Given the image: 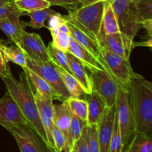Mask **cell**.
Here are the masks:
<instances>
[{
  "instance_id": "cell-1",
  "label": "cell",
  "mask_w": 152,
  "mask_h": 152,
  "mask_svg": "<svg viewBox=\"0 0 152 152\" xmlns=\"http://www.w3.org/2000/svg\"><path fill=\"white\" fill-rule=\"evenodd\" d=\"M124 86L130 97L135 132L152 137V83L135 73Z\"/></svg>"
},
{
  "instance_id": "cell-2",
  "label": "cell",
  "mask_w": 152,
  "mask_h": 152,
  "mask_svg": "<svg viewBox=\"0 0 152 152\" xmlns=\"http://www.w3.org/2000/svg\"><path fill=\"white\" fill-rule=\"evenodd\" d=\"M6 86L7 91L10 94L20 108L28 124L35 131L37 134L48 146L47 137L40 121L38 108L36 103L32 85L25 74H20L17 80L12 74L1 77ZM49 147V146H48Z\"/></svg>"
},
{
  "instance_id": "cell-3",
  "label": "cell",
  "mask_w": 152,
  "mask_h": 152,
  "mask_svg": "<svg viewBox=\"0 0 152 152\" xmlns=\"http://www.w3.org/2000/svg\"><path fill=\"white\" fill-rule=\"evenodd\" d=\"M105 2L106 0L88 5L80 6L68 12V15H63V18L66 22L72 24L98 43L97 38L100 31Z\"/></svg>"
},
{
  "instance_id": "cell-4",
  "label": "cell",
  "mask_w": 152,
  "mask_h": 152,
  "mask_svg": "<svg viewBox=\"0 0 152 152\" xmlns=\"http://www.w3.org/2000/svg\"><path fill=\"white\" fill-rule=\"evenodd\" d=\"M115 107L116 116L121 136L122 151L123 152L136 132L129 92L126 86L120 84H119Z\"/></svg>"
},
{
  "instance_id": "cell-5",
  "label": "cell",
  "mask_w": 152,
  "mask_h": 152,
  "mask_svg": "<svg viewBox=\"0 0 152 152\" xmlns=\"http://www.w3.org/2000/svg\"><path fill=\"white\" fill-rule=\"evenodd\" d=\"M117 18L120 31L134 38L142 28L138 20L137 0H109Z\"/></svg>"
},
{
  "instance_id": "cell-6",
  "label": "cell",
  "mask_w": 152,
  "mask_h": 152,
  "mask_svg": "<svg viewBox=\"0 0 152 152\" xmlns=\"http://www.w3.org/2000/svg\"><path fill=\"white\" fill-rule=\"evenodd\" d=\"M16 141L20 152H49L50 148L28 124L3 126Z\"/></svg>"
},
{
  "instance_id": "cell-7",
  "label": "cell",
  "mask_w": 152,
  "mask_h": 152,
  "mask_svg": "<svg viewBox=\"0 0 152 152\" xmlns=\"http://www.w3.org/2000/svg\"><path fill=\"white\" fill-rule=\"evenodd\" d=\"M89 71L92 91L97 94L103 99L107 108L114 106L120 83L105 71L93 70Z\"/></svg>"
},
{
  "instance_id": "cell-8",
  "label": "cell",
  "mask_w": 152,
  "mask_h": 152,
  "mask_svg": "<svg viewBox=\"0 0 152 152\" xmlns=\"http://www.w3.org/2000/svg\"><path fill=\"white\" fill-rule=\"evenodd\" d=\"M27 68L44 79L62 98L64 101L70 97L56 66L51 62H37L27 58Z\"/></svg>"
},
{
  "instance_id": "cell-9",
  "label": "cell",
  "mask_w": 152,
  "mask_h": 152,
  "mask_svg": "<svg viewBox=\"0 0 152 152\" xmlns=\"http://www.w3.org/2000/svg\"><path fill=\"white\" fill-rule=\"evenodd\" d=\"M134 38L121 32L114 34L99 35L98 44L102 50L111 52L124 59H130L132 50L135 48Z\"/></svg>"
},
{
  "instance_id": "cell-10",
  "label": "cell",
  "mask_w": 152,
  "mask_h": 152,
  "mask_svg": "<svg viewBox=\"0 0 152 152\" xmlns=\"http://www.w3.org/2000/svg\"><path fill=\"white\" fill-rule=\"evenodd\" d=\"M102 60L108 73L122 86H126L135 74L131 65L130 59L102 50Z\"/></svg>"
},
{
  "instance_id": "cell-11",
  "label": "cell",
  "mask_w": 152,
  "mask_h": 152,
  "mask_svg": "<svg viewBox=\"0 0 152 152\" xmlns=\"http://www.w3.org/2000/svg\"><path fill=\"white\" fill-rule=\"evenodd\" d=\"M16 45L20 47L26 58L37 62L50 61L47 47L39 34L24 30Z\"/></svg>"
},
{
  "instance_id": "cell-12",
  "label": "cell",
  "mask_w": 152,
  "mask_h": 152,
  "mask_svg": "<svg viewBox=\"0 0 152 152\" xmlns=\"http://www.w3.org/2000/svg\"><path fill=\"white\" fill-rule=\"evenodd\" d=\"M23 124H28V122L16 102L7 91L0 99V125L4 126Z\"/></svg>"
},
{
  "instance_id": "cell-13",
  "label": "cell",
  "mask_w": 152,
  "mask_h": 152,
  "mask_svg": "<svg viewBox=\"0 0 152 152\" xmlns=\"http://www.w3.org/2000/svg\"><path fill=\"white\" fill-rule=\"evenodd\" d=\"M115 113V105L111 108H106L96 124L100 152H109L110 142L112 136Z\"/></svg>"
},
{
  "instance_id": "cell-14",
  "label": "cell",
  "mask_w": 152,
  "mask_h": 152,
  "mask_svg": "<svg viewBox=\"0 0 152 152\" xmlns=\"http://www.w3.org/2000/svg\"><path fill=\"white\" fill-rule=\"evenodd\" d=\"M34 98L38 108L40 121L47 137L49 148L55 149L52 136V132L54 126L53 120V100L42 97L37 93H34Z\"/></svg>"
},
{
  "instance_id": "cell-15",
  "label": "cell",
  "mask_w": 152,
  "mask_h": 152,
  "mask_svg": "<svg viewBox=\"0 0 152 152\" xmlns=\"http://www.w3.org/2000/svg\"><path fill=\"white\" fill-rule=\"evenodd\" d=\"M68 52L75 56L76 58H77L88 71L102 70V71H105L108 73L104 64H102L100 61L96 59L90 52L82 47L71 37Z\"/></svg>"
},
{
  "instance_id": "cell-16",
  "label": "cell",
  "mask_w": 152,
  "mask_h": 152,
  "mask_svg": "<svg viewBox=\"0 0 152 152\" xmlns=\"http://www.w3.org/2000/svg\"><path fill=\"white\" fill-rule=\"evenodd\" d=\"M23 70V73L26 75L27 78L30 81L31 85L34 86L36 89V93L38 94L42 97L46 99H51V100H57L63 102V99L61 97L60 95L42 77L37 75L36 73L31 71L27 67L22 68Z\"/></svg>"
},
{
  "instance_id": "cell-17",
  "label": "cell",
  "mask_w": 152,
  "mask_h": 152,
  "mask_svg": "<svg viewBox=\"0 0 152 152\" xmlns=\"http://www.w3.org/2000/svg\"><path fill=\"white\" fill-rule=\"evenodd\" d=\"M19 18V16L13 15L0 19V29L7 37L8 42L16 44L22 31L28 26V22L21 21Z\"/></svg>"
},
{
  "instance_id": "cell-18",
  "label": "cell",
  "mask_w": 152,
  "mask_h": 152,
  "mask_svg": "<svg viewBox=\"0 0 152 152\" xmlns=\"http://www.w3.org/2000/svg\"><path fill=\"white\" fill-rule=\"evenodd\" d=\"M67 25L68 27V29L70 31V36L72 39H74L78 44H80L82 47L84 48L85 49L90 52L96 59L100 61L102 64L103 62L102 60V56H101V53H102V49L99 47V44L94 40L91 39L90 37H88L87 35L82 32L80 30L76 28L74 25L71 24L70 22H66ZM105 65V64H104ZM106 68V67H105ZM107 69V68H106ZM108 71V70H107Z\"/></svg>"
},
{
  "instance_id": "cell-19",
  "label": "cell",
  "mask_w": 152,
  "mask_h": 152,
  "mask_svg": "<svg viewBox=\"0 0 152 152\" xmlns=\"http://www.w3.org/2000/svg\"><path fill=\"white\" fill-rule=\"evenodd\" d=\"M67 59H68V65L71 70V74L79 82L85 92L89 94L92 92L91 83L90 77L87 73V68L77 58L73 56L70 53H66Z\"/></svg>"
},
{
  "instance_id": "cell-20",
  "label": "cell",
  "mask_w": 152,
  "mask_h": 152,
  "mask_svg": "<svg viewBox=\"0 0 152 152\" xmlns=\"http://www.w3.org/2000/svg\"><path fill=\"white\" fill-rule=\"evenodd\" d=\"M85 99L88 103L87 126L96 125L107 108L106 105L103 99L94 91L86 95Z\"/></svg>"
},
{
  "instance_id": "cell-21",
  "label": "cell",
  "mask_w": 152,
  "mask_h": 152,
  "mask_svg": "<svg viewBox=\"0 0 152 152\" xmlns=\"http://www.w3.org/2000/svg\"><path fill=\"white\" fill-rule=\"evenodd\" d=\"M71 114L66 100L61 104H55L53 107V120L55 126L64 134L67 140L70 125H71Z\"/></svg>"
},
{
  "instance_id": "cell-22",
  "label": "cell",
  "mask_w": 152,
  "mask_h": 152,
  "mask_svg": "<svg viewBox=\"0 0 152 152\" xmlns=\"http://www.w3.org/2000/svg\"><path fill=\"white\" fill-rule=\"evenodd\" d=\"M119 32H120V28H119L114 10L111 7L109 0H106L99 36L105 35V34H114Z\"/></svg>"
},
{
  "instance_id": "cell-23",
  "label": "cell",
  "mask_w": 152,
  "mask_h": 152,
  "mask_svg": "<svg viewBox=\"0 0 152 152\" xmlns=\"http://www.w3.org/2000/svg\"><path fill=\"white\" fill-rule=\"evenodd\" d=\"M56 68L60 74V77L67 91L69 93L70 96L83 99H86L87 94L85 92L84 89L79 83V82L76 80L75 77L71 74L68 73V71L59 68V67L56 66Z\"/></svg>"
},
{
  "instance_id": "cell-24",
  "label": "cell",
  "mask_w": 152,
  "mask_h": 152,
  "mask_svg": "<svg viewBox=\"0 0 152 152\" xmlns=\"http://www.w3.org/2000/svg\"><path fill=\"white\" fill-rule=\"evenodd\" d=\"M0 50L7 63L12 62L21 68L26 67L27 58L18 45L13 43V45L7 46L4 43H1L0 44Z\"/></svg>"
},
{
  "instance_id": "cell-25",
  "label": "cell",
  "mask_w": 152,
  "mask_h": 152,
  "mask_svg": "<svg viewBox=\"0 0 152 152\" xmlns=\"http://www.w3.org/2000/svg\"><path fill=\"white\" fill-rule=\"evenodd\" d=\"M86 126H87V123L86 122L83 121L72 114L71 125H70L69 131H68V137H67L66 145L63 151L70 152L71 148H73L74 144L81 137L83 129Z\"/></svg>"
},
{
  "instance_id": "cell-26",
  "label": "cell",
  "mask_w": 152,
  "mask_h": 152,
  "mask_svg": "<svg viewBox=\"0 0 152 152\" xmlns=\"http://www.w3.org/2000/svg\"><path fill=\"white\" fill-rule=\"evenodd\" d=\"M57 12L54 11L50 7L35 10V11L26 13L30 17L31 20L28 22V26L34 29H41L42 28H47V25L45 24L46 20L51 17L53 15H56Z\"/></svg>"
},
{
  "instance_id": "cell-27",
  "label": "cell",
  "mask_w": 152,
  "mask_h": 152,
  "mask_svg": "<svg viewBox=\"0 0 152 152\" xmlns=\"http://www.w3.org/2000/svg\"><path fill=\"white\" fill-rule=\"evenodd\" d=\"M125 152H152V137L135 133Z\"/></svg>"
},
{
  "instance_id": "cell-28",
  "label": "cell",
  "mask_w": 152,
  "mask_h": 152,
  "mask_svg": "<svg viewBox=\"0 0 152 152\" xmlns=\"http://www.w3.org/2000/svg\"><path fill=\"white\" fill-rule=\"evenodd\" d=\"M71 114L87 123L88 103L86 99L70 96L66 99Z\"/></svg>"
},
{
  "instance_id": "cell-29",
  "label": "cell",
  "mask_w": 152,
  "mask_h": 152,
  "mask_svg": "<svg viewBox=\"0 0 152 152\" xmlns=\"http://www.w3.org/2000/svg\"><path fill=\"white\" fill-rule=\"evenodd\" d=\"M49 56H50V61L54 64L56 66L59 67L62 69L65 70L68 73L71 74L68 65V59H67L66 53L61 51L60 50L56 48L53 45L51 42H50L47 47Z\"/></svg>"
},
{
  "instance_id": "cell-30",
  "label": "cell",
  "mask_w": 152,
  "mask_h": 152,
  "mask_svg": "<svg viewBox=\"0 0 152 152\" xmlns=\"http://www.w3.org/2000/svg\"><path fill=\"white\" fill-rule=\"evenodd\" d=\"M13 2L19 10L25 13L50 7V3L46 0H15Z\"/></svg>"
},
{
  "instance_id": "cell-31",
  "label": "cell",
  "mask_w": 152,
  "mask_h": 152,
  "mask_svg": "<svg viewBox=\"0 0 152 152\" xmlns=\"http://www.w3.org/2000/svg\"><path fill=\"white\" fill-rule=\"evenodd\" d=\"M50 32L53 39L51 42L53 45L61 51L67 53L68 51L70 41H71L70 34L59 31H52Z\"/></svg>"
},
{
  "instance_id": "cell-32",
  "label": "cell",
  "mask_w": 152,
  "mask_h": 152,
  "mask_svg": "<svg viewBox=\"0 0 152 152\" xmlns=\"http://www.w3.org/2000/svg\"><path fill=\"white\" fill-rule=\"evenodd\" d=\"M137 10L140 25L144 21L152 19V0H137Z\"/></svg>"
},
{
  "instance_id": "cell-33",
  "label": "cell",
  "mask_w": 152,
  "mask_h": 152,
  "mask_svg": "<svg viewBox=\"0 0 152 152\" xmlns=\"http://www.w3.org/2000/svg\"><path fill=\"white\" fill-rule=\"evenodd\" d=\"M86 140L90 152H100L99 140H98L96 125L86 126Z\"/></svg>"
},
{
  "instance_id": "cell-34",
  "label": "cell",
  "mask_w": 152,
  "mask_h": 152,
  "mask_svg": "<svg viewBox=\"0 0 152 152\" xmlns=\"http://www.w3.org/2000/svg\"><path fill=\"white\" fill-rule=\"evenodd\" d=\"M109 152H123V151H122L121 136H120V129H119V125L118 122H117L116 113L114 128H113L112 136H111V142H110Z\"/></svg>"
},
{
  "instance_id": "cell-35",
  "label": "cell",
  "mask_w": 152,
  "mask_h": 152,
  "mask_svg": "<svg viewBox=\"0 0 152 152\" xmlns=\"http://www.w3.org/2000/svg\"><path fill=\"white\" fill-rule=\"evenodd\" d=\"M13 15L20 17V16H24V15H26V13L19 10L15 5L13 1L0 6V19L9 17L10 16H13Z\"/></svg>"
},
{
  "instance_id": "cell-36",
  "label": "cell",
  "mask_w": 152,
  "mask_h": 152,
  "mask_svg": "<svg viewBox=\"0 0 152 152\" xmlns=\"http://www.w3.org/2000/svg\"><path fill=\"white\" fill-rule=\"evenodd\" d=\"M54 148L57 152H62L65 145H66L67 140L64 134L54 125L52 132Z\"/></svg>"
},
{
  "instance_id": "cell-37",
  "label": "cell",
  "mask_w": 152,
  "mask_h": 152,
  "mask_svg": "<svg viewBox=\"0 0 152 152\" xmlns=\"http://www.w3.org/2000/svg\"><path fill=\"white\" fill-rule=\"evenodd\" d=\"M50 3V6H60L66 9L68 12L75 10L80 7V0H46Z\"/></svg>"
},
{
  "instance_id": "cell-38",
  "label": "cell",
  "mask_w": 152,
  "mask_h": 152,
  "mask_svg": "<svg viewBox=\"0 0 152 152\" xmlns=\"http://www.w3.org/2000/svg\"><path fill=\"white\" fill-rule=\"evenodd\" d=\"M65 22H66V21L63 18V15L57 13L56 15H53L48 19V25L46 28H48L50 31H53Z\"/></svg>"
},
{
  "instance_id": "cell-39",
  "label": "cell",
  "mask_w": 152,
  "mask_h": 152,
  "mask_svg": "<svg viewBox=\"0 0 152 152\" xmlns=\"http://www.w3.org/2000/svg\"><path fill=\"white\" fill-rule=\"evenodd\" d=\"M73 147L75 148L77 152H90L88 145L87 140H86V127L83 129V133H82V135L80 137V139L74 144Z\"/></svg>"
},
{
  "instance_id": "cell-40",
  "label": "cell",
  "mask_w": 152,
  "mask_h": 152,
  "mask_svg": "<svg viewBox=\"0 0 152 152\" xmlns=\"http://www.w3.org/2000/svg\"><path fill=\"white\" fill-rule=\"evenodd\" d=\"M11 74L10 68L9 65H7V62L4 59L1 50H0V77H4L8 76Z\"/></svg>"
},
{
  "instance_id": "cell-41",
  "label": "cell",
  "mask_w": 152,
  "mask_h": 152,
  "mask_svg": "<svg viewBox=\"0 0 152 152\" xmlns=\"http://www.w3.org/2000/svg\"><path fill=\"white\" fill-rule=\"evenodd\" d=\"M142 28H145L148 32L149 37H151L152 34V19H148V20L144 21L141 23Z\"/></svg>"
},
{
  "instance_id": "cell-42",
  "label": "cell",
  "mask_w": 152,
  "mask_h": 152,
  "mask_svg": "<svg viewBox=\"0 0 152 152\" xmlns=\"http://www.w3.org/2000/svg\"><path fill=\"white\" fill-rule=\"evenodd\" d=\"M151 40H152V39L151 37L148 40H146V41L144 42H135V47H137V46H145V47L151 48V45H152Z\"/></svg>"
},
{
  "instance_id": "cell-43",
  "label": "cell",
  "mask_w": 152,
  "mask_h": 152,
  "mask_svg": "<svg viewBox=\"0 0 152 152\" xmlns=\"http://www.w3.org/2000/svg\"><path fill=\"white\" fill-rule=\"evenodd\" d=\"M105 1V0H80V2L81 4V6L88 5V4H93V3L97 2V1Z\"/></svg>"
},
{
  "instance_id": "cell-44",
  "label": "cell",
  "mask_w": 152,
  "mask_h": 152,
  "mask_svg": "<svg viewBox=\"0 0 152 152\" xmlns=\"http://www.w3.org/2000/svg\"><path fill=\"white\" fill-rule=\"evenodd\" d=\"M9 2H11V1H9V0H0V6L4 5V4H7Z\"/></svg>"
},
{
  "instance_id": "cell-45",
  "label": "cell",
  "mask_w": 152,
  "mask_h": 152,
  "mask_svg": "<svg viewBox=\"0 0 152 152\" xmlns=\"http://www.w3.org/2000/svg\"><path fill=\"white\" fill-rule=\"evenodd\" d=\"M49 152H57V151H56L55 149H53V148H50V150H49Z\"/></svg>"
},
{
  "instance_id": "cell-46",
  "label": "cell",
  "mask_w": 152,
  "mask_h": 152,
  "mask_svg": "<svg viewBox=\"0 0 152 152\" xmlns=\"http://www.w3.org/2000/svg\"><path fill=\"white\" fill-rule=\"evenodd\" d=\"M70 152H77V151H76L75 148H74V147H73V148L71 149V151H70Z\"/></svg>"
},
{
  "instance_id": "cell-47",
  "label": "cell",
  "mask_w": 152,
  "mask_h": 152,
  "mask_svg": "<svg viewBox=\"0 0 152 152\" xmlns=\"http://www.w3.org/2000/svg\"><path fill=\"white\" fill-rule=\"evenodd\" d=\"M1 43H4V42H3V40L0 38V44H1Z\"/></svg>"
},
{
  "instance_id": "cell-48",
  "label": "cell",
  "mask_w": 152,
  "mask_h": 152,
  "mask_svg": "<svg viewBox=\"0 0 152 152\" xmlns=\"http://www.w3.org/2000/svg\"><path fill=\"white\" fill-rule=\"evenodd\" d=\"M9 1H14L15 0H9Z\"/></svg>"
},
{
  "instance_id": "cell-49",
  "label": "cell",
  "mask_w": 152,
  "mask_h": 152,
  "mask_svg": "<svg viewBox=\"0 0 152 152\" xmlns=\"http://www.w3.org/2000/svg\"><path fill=\"white\" fill-rule=\"evenodd\" d=\"M123 152H125V151H123Z\"/></svg>"
}]
</instances>
